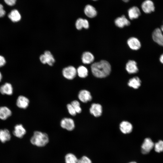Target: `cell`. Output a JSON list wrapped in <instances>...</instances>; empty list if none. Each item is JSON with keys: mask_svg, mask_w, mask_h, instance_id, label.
I'll return each mask as SVG.
<instances>
[{"mask_svg": "<svg viewBox=\"0 0 163 163\" xmlns=\"http://www.w3.org/2000/svg\"><path fill=\"white\" fill-rule=\"evenodd\" d=\"M94 55L90 52H85L82 56V62L85 64H89L93 62L94 60Z\"/></svg>", "mask_w": 163, "mask_h": 163, "instance_id": "603a6c76", "label": "cell"}, {"mask_svg": "<svg viewBox=\"0 0 163 163\" xmlns=\"http://www.w3.org/2000/svg\"><path fill=\"white\" fill-rule=\"evenodd\" d=\"M78 159L73 154H67L65 156V160L66 163H77Z\"/></svg>", "mask_w": 163, "mask_h": 163, "instance_id": "4316f807", "label": "cell"}, {"mask_svg": "<svg viewBox=\"0 0 163 163\" xmlns=\"http://www.w3.org/2000/svg\"><path fill=\"white\" fill-rule=\"evenodd\" d=\"M159 59L160 62L163 64V54L161 56Z\"/></svg>", "mask_w": 163, "mask_h": 163, "instance_id": "e575fe53", "label": "cell"}, {"mask_svg": "<svg viewBox=\"0 0 163 163\" xmlns=\"http://www.w3.org/2000/svg\"><path fill=\"white\" fill-rule=\"evenodd\" d=\"M84 12L87 17L91 18L94 17L97 14V11L95 8L90 5L85 6L84 9Z\"/></svg>", "mask_w": 163, "mask_h": 163, "instance_id": "7402d4cb", "label": "cell"}, {"mask_svg": "<svg viewBox=\"0 0 163 163\" xmlns=\"http://www.w3.org/2000/svg\"><path fill=\"white\" fill-rule=\"evenodd\" d=\"M31 143L38 147H43L49 142V139L47 134L39 131L34 132L30 139Z\"/></svg>", "mask_w": 163, "mask_h": 163, "instance_id": "7a4b0ae2", "label": "cell"}, {"mask_svg": "<svg viewBox=\"0 0 163 163\" xmlns=\"http://www.w3.org/2000/svg\"><path fill=\"white\" fill-rule=\"evenodd\" d=\"M76 70L77 74L80 78H85L88 76V71L87 69L85 66H80Z\"/></svg>", "mask_w": 163, "mask_h": 163, "instance_id": "484cf974", "label": "cell"}, {"mask_svg": "<svg viewBox=\"0 0 163 163\" xmlns=\"http://www.w3.org/2000/svg\"><path fill=\"white\" fill-rule=\"evenodd\" d=\"M61 127L67 130H72L75 127V124L73 120L69 118H64L60 122Z\"/></svg>", "mask_w": 163, "mask_h": 163, "instance_id": "52a82bcc", "label": "cell"}, {"mask_svg": "<svg viewBox=\"0 0 163 163\" xmlns=\"http://www.w3.org/2000/svg\"><path fill=\"white\" fill-rule=\"evenodd\" d=\"M93 0V1H96L97 0Z\"/></svg>", "mask_w": 163, "mask_h": 163, "instance_id": "f35d334b", "label": "cell"}, {"mask_svg": "<svg viewBox=\"0 0 163 163\" xmlns=\"http://www.w3.org/2000/svg\"><path fill=\"white\" fill-rule=\"evenodd\" d=\"M141 12L139 9L136 6L131 8L128 11L129 17L131 20L138 18Z\"/></svg>", "mask_w": 163, "mask_h": 163, "instance_id": "d6986e66", "label": "cell"}, {"mask_svg": "<svg viewBox=\"0 0 163 163\" xmlns=\"http://www.w3.org/2000/svg\"><path fill=\"white\" fill-rule=\"evenodd\" d=\"M16 103L17 106L19 108L25 109L27 108L29 105V100L26 97L20 95L18 97Z\"/></svg>", "mask_w": 163, "mask_h": 163, "instance_id": "8fae6325", "label": "cell"}, {"mask_svg": "<svg viewBox=\"0 0 163 163\" xmlns=\"http://www.w3.org/2000/svg\"><path fill=\"white\" fill-rule=\"evenodd\" d=\"M6 14V12L4 9L3 5L0 3V18L4 17Z\"/></svg>", "mask_w": 163, "mask_h": 163, "instance_id": "d6a6232c", "label": "cell"}, {"mask_svg": "<svg viewBox=\"0 0 163 163\" xmlns=\"http://www.w3.org/2000/svg\"><path fill=\"white\" fill-rule=\"evenodd\" d=\"M154 148L155 152H160L163 151V141L159 140L154 144Z\"/></svg>", "mask_w": 163, "mask_h": 163, "instance_id": "83f0119b", "label": "cell"}, {"mask_svg": "<svg viewBox=\"0 0 163 163\" xmlns=\"http://www.w3.org/2000/svg\"><path fill=\"white\" fill-rule=\"evenodd\" d=\"M77 163H92V162L88 158L84 156L78 159Z\"/></svg>", "mask_w": 163, "mask_h": 163, "instance_id": "4dcf8cb0", "label": "cell"}, {"mask_svg": "<svg viewBox=\"0 0 163 163\" xmlns=\"http://www.w3.org/2000/svg\"><path fill=\"white\" fill-rule=\"evenodd\" d=\"M67 108L69 113L72 116H75L76 112L74 108L71 104H68L67 105Z\"/></svg>", "mask_w": 163, "mask_h": 163, "instance_id": "f546056e", "label": "cell"}, {"mask_svg": "<svg viewBox=\"0 0 163 163\" xmlns=\"http://www.w3.org/2000/svg\"><path fill=\"white\" fill-rule=\"evenodd\" d=\"M0 92L2 94L11 95L13 93V88L10 83H6L0 87Z\"/></svg>", "mask_w": 163, "mask_h": 163, "instance_id": "2e32d148", "label": "cell"}, {"mask_svg": "<svg viewBox=\"0 0 163 163\" xmlns=\"http://www.w3.org/2000/svg\"><path fill=\"white\" fill-rule=\"evenodd\" d=\"M127 43L130 48L133 50H138L141 46L139 41L135 37H131L129 38L127 40Z\"/></svg>", "mask_w": 163, "mask_h": 163, "instance_id": "4fadbf2b", "label": "cell"}, {"mask_svg": "<svg viewBox=\"0 0 163 163\" xmlns=\"http://www.w3.org/2000/svg\"><path fill=\"white\" fill-rule=\"evenodd\" d=\"M129 163H136L135 162H131Z\"/></svg>", "mask_w": 163, "mask_h": 163, "instance_id": "74e56055", "label": "cell"}, {"mask_svg": "<svg viewBox=\"0 0 163 163\" xmlns=\"http://www.w3.org/2000/svg\"><path fill=\"white\" fill-rule=\"evenodd\" d=\"M2 73L0 72V82L1 81L2 79Z\"/></svg>", "mask_w": 163, "mask_h": 163, "instance_id": "d590c367", "label": "cell"}, {"mask_svg": "<svg viewBox=\"0 0 163 163\" xmlns=\"http://www.w3.org/2000/svg\"><path fill=\"white\" fill-rule=\"evenodd\" d=\"M62 74L65 78L69 80H72L77 74V70L73 66H69L63 69Z\"/></svg>", "mask_w": 163, "mask_h": 163, "instance_id": "277c9868", "label": "cell"}, {"mask_svg": "<svg viewBox=\"0 0 163 163\" xmlns=\"http://www.w3.org/2000/svg\"><path fill=\"white\" fill-rule=\"evenodd\" d=\"M78 97L79 99L83 103L90 101L92 99L90 92L85 90H81L79 92Z\"/></svg>", "mask_w": 163, "mask_h": 163, "instance_id": "9c48e42d", "label": "cell"}, {"mask_svg": "<svg viewBox=\"0 0 163 163\" xmlns=\"http://www.w3.org/2000/svg\"><path fill=\"white\" fill-rule=\"evenodd\" d=\"M143 11L146 13H150L155 11V7L153 2L150 0L144 1L141 5Z\"/></svg>", "mask_w": 163, "mask_h": 163, "instance_id": "ba28073f", "label": "cell"}, {"mask_svg": "<svg viewBox=\"0 0 163 163\" xmlns=\"http://www.w3.org/2000/svg\"><path fill=\"white\" fill-rule=\"evenodd\" d=\"M8 17L9 19L13 22L19 21L21 19V15L17 9H13L9 13Z\"/></svg>", "mask_w": 163, "mask_h": 163, "instance_id": "44dd1931", "label": "cell"}, {"mask_svg": "<svg viewBox=\"0 0 163 163\" xmlns=\"http://www.w3.org/2000/svg\"><path fill=\"white\" fill-rule=\"evenodd\" d=\"M40 59L43 64H47L50 66H53L55 62L53 55L49 51H45L44 54L41 55L40 57Z\"/></svg>", "mask_w": 163, "mask_h": 163, "instance_id": "5b68a950", "label": "cell"}, {"mask_svg": "<svg viewBox=\"0 0 163 163\" xmlns=\"http://www.w3.org/2000/svg\"><path fill=\"white\" fill-rule=\"evenodd\" d=\"M141 81L139 78L137 76L130 79L128 83L129 86L134 89H138L141 85Z\"/></svg>", "mask_w": 163, "mask_h": 163, "instance_id": "d4e9b609", "label": "cell"}, {"mask_svg": "<svg viewBox=\"0 0 163 163\" xmlns=\"http://www.w3.org/2000/svg\"><path fill=\"white\" fill-rule=\"evenodd\" d=\"M6 61L4 57L0 55V67H2L5 65Z\"/></svg>", "mask_w": 163, "mask_h": 163, "instance_id": "836d02e7", "label": "cell"}, {"mask_svg": "<svg viewBox=\"0 0 163 163\" xmlns=\"http://www.w3.org/2000/svg\"><path fill=\"white\" fill-rule=\"evenodd\" d=\"M133 126L129 122L124 121L121 123L120 125V129L122 133L124 134L130 133L132 131Z\"/></svg>", "mask_w": 163, "mask_h": 163, "instance_id": "9a60e30c", "label": "cell"}, {"mask_svg": "<svg viewBox=\"0 0 163 163\" xmlns=\"http://www.w3.org/2000/svg\"><path fill=\"white\" fill-rule=\"evenodd\" d=\"M154 146V143L149 138L145 139L141 145V152L144 154L149 153Z\"/></svg>", "mask_w": 163, "mask_h": 163, "instance_id": "8992f818", "label": "cell"}, {"mask_svg": "<svg viewBox=\"0 0 163 163\" xmlns=\"http://www.w3.org/2000/svg\"><path fill=\"white\" fill-rule=\"evenodd\" d=\"M126 70L130 74H134L138 71V69L136 61L133 60H129L126 65Z\"/></svg>", "mask_w": 163, "mask_h": 163, "instance_id": "7c38bea8", "label": "cell"}, {"mask_svg": "<svg viewBox=\"0 0 163 163\" xmlns=\"http://www.w3.org/2000/svg\"><path fill=\"white\" fill-rule=\"evenodd\" d=\"M89 110L92 115L95 117H98L102 114V107L99 104L93 103L91 105Z\"/></svg>", "mask_w": 163, "mask_h": 163, "instance_id": "30bf717a", "label": "cell"}, {"mask_svg": "<svg viewBox=\"0 0 163 163\" xmlns=\"http://www.w3.org/2000/svg\"><path fill=\"white\" fill-rule=\"evenodd\" d=\"M114 22L116 25L120 28H123L125 26H129L130 24V21L124 15L117 18Z\"/></svg>", "mask_w": 163, "mask_h": 163, "instance_id": "e0dca14e", "label": "cell"}, {"mask_svg": "<svg viewBox=\"0 0 163 163\" xmlns=\"http://www.w3.org/2000/svg\"><path fill=\"white\" fill-rule=\"evenodd\" d=\"M152 37L155 42L163 46V25L161 26L160 29L157 28L154 30Z\"/></svg>", "mask_w": 163, "mask_h": 163, "instance_id": "3957f363", "label": "cell"}, {"mask_svg": "<svg viewBox=\"0 0 163 163\" xmlns=\"http://www.w3.org/2000/svg\"><path fill=\"white\" fill-rule=\"evenodd\" d=\"M12 112L8 107L5 106L0 107V119L6 120L11 116Z\"/></svg>", "mask_w": 163, "mask_h": 163, "instance_id": "ac0fdd59", "label": "cell"}, {"mask_svg": "<svg viewBox=\"0 0 163 163\" xmlns=\"http://www.w3.org/2000/svg\"><path fill=\"white\" fill-rule=\"evenodd\" d=\"M5 3L9 6H13L15 5L16 0H4Z\"/></svg>", "mask_w": 163, "mask_h": 163, "instance_id": "1f68e13d", "label": "cell"}, {"mask_svg": "<svg viewBox=\"0 0 163 163\" xmlns=\"http://www.w3.org/2000/svg\"><path fill=\"white\" fill-rule=\"evenodd\" d=\"M91 69L94 76L98 78H104L110 74L111 66L108 62L102 60L93 63L91 66Z\"/></svg>", "mask_w": 163, "mask_h": 163, "instance_id": "6da1fadb", "label": "cell"}, {"mask_svg": "<svg viewBox=\"0 0 163 163\" xmlns=\"http://www.w3.org/2000/svg\"><path fill=\"white\" fill-rule=\"evenodd\" d=\"M75 25L76 28L78 30H81L83 28L87 29L89 27V24L88 21L82 18H79L77 20Z\"/></svg>", "mask_w": 163, "mask_h": 163, "instance_id": "ffe728a7", "label": "cell"}, {"mask_svg": "<svg viewBox=\"0 0 163 163\" xmlns=\"http://www.w3.org/2000/svg\"><path fill=\"white\" fill-rule=\"evenodd\" d=\"M122 0L125 2H127L129 1V0Z\"/></svg>", "mask_w": 163, "mask_h": 163, "instance_id": "8d00e7d4", "label": "cell"}, {"mask_svg": "<svg viewBox=\"0 0 163 163\" xmlns=\"http://www.w3.org/2000/svg\"><path fill=\"white\" fill-rule=\"evenodd\" d=\"M26 132L25 129L21 124L16 125L13 131V135L18 138H22Z\"/></svg>", "mask_w": 163, "mask_h": 163, "instance_id": "5bb4252c", "label": "cell"}, {"mask_svg": "<svg viewBox=\"0 0 163 163\" xmlns=\"http://www.w3.org/2000/svg\"><path fill=\"white\" fill-rule=\"evenodd\" d=\"M11 135L9 131L7 129H0V140L2 143L9 141Z\"/></svg>", "mask_w": 163, "mask_h": 163, "instance_id": "cb8c5ba5", "label": "cell"}, {"mask_svg": "<svg viewBox=\"0 0 163 163\" xmlns=\"http://www.w3.org/2000/svg\"><path fill=\"white\" fill-rule=\"evenodd\" d=\"M71 105L75 110L76 113H80L82 111V109L79 102L77 100H74L71 103Z\"/></svg>", "mask_w": 163, "mask_h": 163, "instance_id": "f1b7e54d", "label": "cell"}]
</instances>
